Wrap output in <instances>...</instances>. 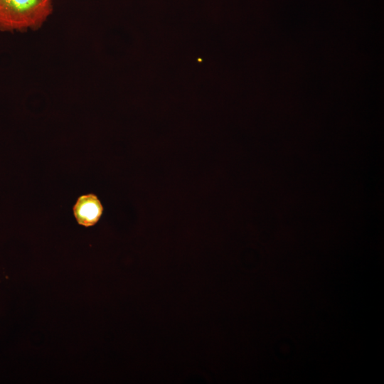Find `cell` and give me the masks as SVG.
<instances>
[{
    "label": "cell",
    "instance_id": "7a4b0ae2",
    "mask_svg": "<svg viewBox=\"0 0 384 384\" xmlns=\"http://www.w3.org/2000/svg\"><path fill=\"white\" fill-rule=\"evenodd\" d=\"M73 209L78 223L84 227L95 225L100 219L104 210L100 199L94 193L78 197Z\"/></svg>",
    "mask_w": 384,
    "mask_h": 384
},
{
    "label": "cell",
    "instance_id": "6da1fadb",
    "mask_svg": "<svg viewBox=\"0 0 384 384\" xmlns=\"http://www.w3.org/2000/svg\"><path fill=\"white\" fill-rule=\"evenodd\" d=\"M53 11V0H0V31L37 30Z\"/></svg>",
    "mask_w": 384,
    "mask_h": 384
}]
</instances>
